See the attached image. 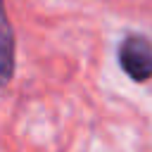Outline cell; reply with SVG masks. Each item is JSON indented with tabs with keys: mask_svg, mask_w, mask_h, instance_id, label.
Instances as JSON below:
<instances>
[{
	"mask_svg": "<svg viewBox=\"0 0 152 152\" xmlns=\"http://www.w3.org/2000/svg\"><path fill=\"white\" fill-rule=\"evenodd\" d=\"M14 76V33L0 0V88H5Z\"/></svg>",
	"mask_w": 152,
	"mask_h": 152,
	"instance_id": "2",
	"label": "cell"
},
{
	"mask_svg": "<svg viewBox=\"0 0 152 152\" xmlns=\"http://www.w3.org/2000/svg\"><path fill=\"white\" fill-rule=\"evenodd\" d=\"M119 62L133 81L152 78V43L142 36H128L119 48Z\"/></svg>",
	"mask_w": 152,
	"mask_h": 152,
	"instance_id": "1",
	"label": "cell"
}]
</instances>
